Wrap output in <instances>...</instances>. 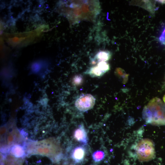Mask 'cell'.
<instances>
[{"label": "cell", "instance_id": "cell-1", "mask_svg": "<svg viewBox=\"0 0 165 165\" xmlns=\"http://www.w3.org/2000/svg\"><path fill=\"white\" fill-rule=\"evenodd\" d=\"M57 6L59 12L75 24L83 20H94L101 10L98 0L60 1Z\"/></svg>", "mask_w": 165, "mask_h": 165}, {"label": "cell", "instance_id": "cell-9", "mask_svg": "<svg viewBox=\"0 0 165 165\" xmlns=\"http://www.w3.org/2000/svg\"><path fill=\"white\" fill-rule=\"evenodd\" d=\"M115 74L120 80L122 83H126L128 79L129 75L123 69L118 68L115 70Z\"/></svg>", "mask_w": 165, "mask_h": 165}, {"label": "cell", "instance_id": "cell-2", "mask_svg": "<svg viewBox=\"0 0 165 165\" xmlns=\"http://www.w3.org/2000/svg\"><path fill=\"white\" fill-rule=\"evenodd\" d=\"M142 116L147 123L154 126L165 125V104L155 97L145 106Z\"/></svg>", "mask_w": 165, "mask_h": 165}, {"label": "cell", "instance_id": "cell-13", "mask_svg": "<svg viewBox=\"0 0 165 165\" xmlns=\"http://www.w3.org/2000/svg\"><path fill=\"white\" fill-rule=\"evenodd\" d=\"M104 153L101 151L94 152L92 155L93 160L96 162L101 160L104 158Z\"/></svg>", "mask_w": 165, "mask_h": 165}, {"label": "cell", "instance_id": "cell-5", "mask_svg": "<svg viewBox=\"0 0 165 165\" xmlns=\"http://www.w3.org/2000/svg\"><path fill=\"white\" fill-rule=\"evenodd\" d=\"M95 99L89 94L81 95L75 101V105L78 109L85 112L91 109L94 106Z\"/></svg>", "mask_w": 165, "mask_h": 165}, {"label": "cell", "instance_id": "cell-11", "mask_svg": "<svg viewBox=\"0 0 165 165\" xmlns=\"http://www.w3.org/2000/svg\"><path fill=\"white\" fill-rule=\"evenodd\" d=\"M11 152L12 154L17 157L23 156L24 154L23 147L19 145H15L12 148Z\"/></svg>", "mask_w": 165, "mask_h": 165}, {"label": "cell", "instance_id": "cell-12", "mask_svg": "<svg viewBox=\"0 0 165 165\" xmlns=\"http://www.w3.org/2000/svg\"><path fill=\"white\" fill-rule=\"evenodd\" d=\"M97 65L104 73L108 72L110 69L109 64L105 61L99 62Z\"/></svg>", "mask_w": 165, "mask_h": 165}, {"label": "cell", "instance_id": "cell-10", "mask_svg": "<svg viewBox=\"0 0 165 165\" xmlns=\"http://www.w3.org/2000/svg\"><path fill=\"white\" fill-rule=\"evenodd\" d=\"M86 73L92 77H101L105 74L97 65L90 68Z\"/></svg>", "mask_w": 165, "mask_h": 165}, {"label": "cell", "instance_id": "cell-15", "mask_svg": "<svg viewBox=\"0 0 165 165\" xmlns=\"http://www.w3.org/2000/svg\"><path fill=\"white\" fill-rule=\"evenodd\" d=\"M156 1L162 4H165V0H156Z\"/></svg>", "mask_w": 165, "mask_h": 165}, {"label": "cell", "instance_id": "cell-3", "mask_svg": "<svg viewBox=\"0 0 165 165\" xmlns=\"http://www.w3.org/2000/svg\"><path fill=\"white\" fill-rule=\"evenodd\" d=\"M45 27L41 26L33 31L13 34H5L3 37L11 46L22 47L26 46L33 42L41 35Z\"/></svg>", "mask_w": 165, "mask_h": 165}, {"label": "cell", "instance_id": "cell-7", "mask_svg": "<svg viewBox=\"0 0 165 165\" xmlns=\"http://www.w3.org/2000/svg\"><path fill=\"white\" fill-rule=\"evenodd\" d=\"M85 154V148L82 146H77L73 150L72 157L76 163H79L84 159Z\"/></svg>", "mask_w": 165, "mask_h": 165}, {"label": "cell", "instance_id": "cell-8", "mask_svg": "<svg viewBox=\"0 0 165 165\" xmlns=\"http://www.w3.org/2000/svg\"><path fill=\"white\" fill-rule=\"evenodd\" d=\"M112 55V53L108 50H100L96 54L93 61L97 60L99 62H106L111 59Z\"/></svg>", "mask_w": 165, "mask_h": 165}, {"label": "cell", "instance_id": "cell-16", "mask_svg": "<svg viewBox=\"0 0 165 165\" xmlns=\"http://www.w3.org/2000/svg\"><path fill=\"white\" fill-rule=\"evenodd\" d=\"M163 100L164 103H165V95H164V96L163 97Z\"/></svg>", "mask_w": 165, "mask_h": 165}, {"label": "cell", "instance_id": "cell-6", "mask_svg": "<svg viewBox=\"0 0 165 165\" xmlns=\"http://www.w3.org/2000/svg\"><path fill=\"white\" fill-rule=\"evenodd\" d=\"M74 137L78 141L83 144H86L88 142V137L86 132L83 125H80L74 133Z\"/></svg>", "mask_w": 165, "mask_h": 165}, {"label": "cell", "instance_id": "cell-4", "mask_svg": "<svg viewBox=\"0 0 165 165\" xmlns=\"http://www.w3.org/2000/svg\"><path fill=\"white\" fill-rule=\"evenodd\" d=\"M137 157L141 162H145L153 159L156 156L153 142L148 139H143L138 142L135 147Z\"/></svg>", "mask_w": 165, "mask_h": 165}, {"label": "cell", "instance_id": "cell-14", "mask_svg": "<svg viewBox=\"0 0 165 165\" xmlns=\"http://www.w3.org/2000/svg\"><path fill=\"white\" fill-rule=\"evenodd\" d=\"M83 81V78L81 75L75 76L72 80L73 84L75 86H78L82 84Z\"/></svg>", "mask_w": 165, "mask_h": 165}]
</instances>
